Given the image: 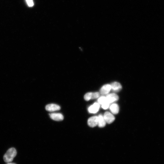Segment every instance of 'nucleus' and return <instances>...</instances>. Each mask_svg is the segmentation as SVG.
<instances>
[{
	"label": "nucleus",
	"mask_w": 164,
	"mask_h": 164,
	"mask_svg": "<svg viewBox=\"0 0 164 164\" xmlns=\"http://www.w3.org/2000/svg\"><path fill=\"white\" fill-rule=\"evenodd\" d=\"M45 109L47 111L53 112L60 110V107L57 105L51 104L47 105L45 107Z\"/></svg>",
	"instance_id": "7"
},
{
	"label": "nucleus",
	"mask_w": 164,
	"mask_h": 164,
	"mask_svg": "<svg viewBox=\"0 0 164 164\" xmlns=\"http://www.w3.org/2000/svg\"><path fill=\"white\" fill-rule=\"evenodd\" d=\"M111 89L114 92H118L122 89V86L121 84L117 82H114L110 85Z\"/></svg>",
	"instance_id": "8"
},
{
	"label": "nucleus",
	"mask_w": 164,
	"mask_h": 164,
	"mask_svg": "<svg viewBox=\"0 0 164 164\" xmlns=\"http://www.w3.org/2000/svg\"><path fill=\"white\" fill-rule=\"evenodd\" d=\"M28 6L29 7H32L34 5L33 0H26Z\"/></svg>",
	"instance_id": "16"
},
{
	"label": "nucleus",
	"mask_w": 164,
	"mask_h": 164,
	"mask_svg": "<svg viewBox=\"0 0 164 164\" xmlns=\"http://www.w3.org/2000/svg\"><path fill=\"white\" fill-rule=\"evenodd\" d=\"M104 117L106 122L108 124H111L115 119L114 116L108 111L105 113Z\"/></svg>",
	"instance_id": "3"
},
{
	"label": "nucleus",
	"mask_w": 164,
	"mask_h": 164,
	"mask_svg": "<svg viewBox=\"0 0 164 164\" xmlns=\"http://www.w3.org/2000/svg\"><path fill=\"white\" fill-rule=\"evenodd\" d=\"M98 102L99 104L103 105L107 102L106 97L105 96H101L99 99Z\"/></svg>",
	"instance_id": "12"
},
{
	"label": "nucleus",
	"mask_w": 164,
	"mask_h": 164,
	"mask_svg": "<svg viewBox=\"0 0 164 164\" xmlns=\"http://www.w3.org/2000/svg\"><path fill=\"white\" fill-rule=\"evenodd\" d=\"M92 93H88L84 96V99L86 101H88L91 99Z\"/></svg>",
	"instance_id": "13"
},
{
	"label": "nucleus",
	"mask_w": 164,
	"mask_h": 164,
	"mask_svg": "<svg viewBox=\"0 0 164 164\" xmlns=\"http://www.w3.org/2000/svg\"><path fill=\"white\" fill-rule=\"evenodd\" d=\"M98 117V125L100 128L104 127L106 125V122L104 119V117L101 115H100Z\"/></svg>",
	"instance_id": "10"
},
{
	"label": "nucleus",
	"mask_w": 164,
	"mask_h": 164,
	"mask_svg": "<svg viewBox=\"0 0 164 164\" xmlns=\"http://www.w3.org/2000/svg\"><path fill=\"white\" fill-rule=\"evenodd\" d=\"M49 116L52 119L56 121H61L64 119L63 115L60 113H53L50 114Z\"/></svg>",
	"instance_id": "5"
},
{
	"label": "nucleus",
	"mask_w": 164,
	"mask_h": 164,
	"mask_svg": "<svg viewBox=\"0 0 164 164\" xmlns=\"http://www.w3.org/2000/svg\"><path fill=\"white\" fill-rule=\"evenodd\" d=\"M106 97L107 102L110 104L117 101L119 99L118 96L114 93L108 94Z\"/></svg>",
	"instance_id": "4"
},
{
	"label": "nucleus",
	"mask_w": 164,
	"mask_h": 164,
	"mask_svg": "<svg viewBox=\"0 0 164 164\" xmlns=\"http://www.w3.org/2000/svg\"><path fill=\"white\" fill-rule=\"evenodd\" d=\"M17 154V150L15 148H9L4 155V162L6 163L12 162Z\"/></svg>",
	"instance_id": "1"
},
{
	"label": "nucleus",
	"mask_w": 164,
	"mask_h": 164,
	"mask_svg": "<svg viewBox=\"0 0 164 164\" xmlns=\"http://www.w3.org/2000/svg\"><path fill=\"white\" fill-rule=\"evenodd\" d=\"M111 90V87L110 85H105L101 88L100 90V93L102 95H107Z\"/></svg>",
	"instance_id": "6"
},
{
	"label": "nucleus",
	"mask_w": 164,
	"mask_h": 164,
	"mask_svg": "<svg viewBox=\"0 0 164 164\" xmlns=\"http://www.w3.org/2000/svg\"><path fill=\"white\" fill-rule=\"evenodd\" d=\"M98 117L94 116L90 118L88 120V125L91 127H94L98 125Z\"/></svg>",
	"instance_id": "2"
},
{
	"label": "nucleus",
	"mask_w": 164,
	"mask_h": 164,
	"mask_svg": "<svg viewBox=\"0 0 164 164\" xmlns=\"http://www.w3.org/2000/svg\"><path fill=\"white\" fill-rule=\"evenodd\" d=\"M110 109L113 114H117L119 112V108L118 105L116 104H112L110 107Z\"/></svg>",
	"instance_id": "11"
},
{
	"label": "nucleus",
	"mask_w": 164,
	"mask_h": 164,
	"mask_svg": "<svg viewBox=\"0 0 164 164\" xmlns=\"http://www.w3.org/2000/svg\"><path fill=\"white\" fill-rule=\"evenodd\" d=\"M99 108V103H95L89 107L88 111L90 113L96 114L98 111Z\"/></svg>",
	"instance_id": "9"
},
{
	"label": "nucleus",
	"mask_w": 164,
	"mask_h": 164,
	"mask_svg": "<svg viewBox=\"0 0 164 164\" xmlns=\"http://www.w3.org/2000/svg\"><path fill=\"white\" fill-rule=\"evenodd\" d=\"M110 104L108 102H106L104 104L102 105V108L104 109H106L108 108Z\"/></svg>",
	"instance_id": "15"
},
{
	"label": "nucleus",
	"mask_w": 164,
	"mask_h": 164,
	"mask_svg": "<svg viewBox=\"0 0 164 164\" xmlns=\"http://www.w3.org/2000/svg\"><path fill=\"white\" fill-rule=\"evenodd\" d=\"M6 164H16L14 163H12L11 162V163H7Z\"/></svg>",
	"instance_id": "17"
},
{
	"label": "nucleus",
	"mask_w": 164,
	"mask_h": 164,
	"mask_svg": "<svg viewBox=\"0 0 164 164\" xmlns=\"http://www.w3.org/2000/svg\"><path fill=\"white\" fill-rule=\"evenodd\" d=\"M100 96V94L98 92H95V93H92L91 99H96Z\"/></svg>",
	"instance_id": "14"
}]
</instances>
